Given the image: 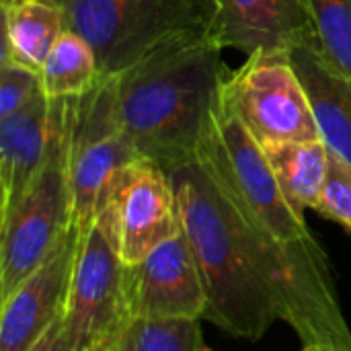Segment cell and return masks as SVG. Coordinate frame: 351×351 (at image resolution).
Here are the masks:
<instances>
[{
	"label": "cell",
	"instance_id": "cell-1",
	"mask_svg": "<svg viewBox=\"0 0 351 351\" xmlns=\"http://www.w3.org/2000/svg\"><path fill=\"white\" fill-rule=\"evenodd\" d=\"M210 33L169 41L113 76L119 123L138 154L167 173L195 160L230 70Z\"/></svg>",
	"mask_w": 351,
	"mask_h": 351
},
{
	"label": "cell",
	"instance_id": "cell-2",
	"mask_svg": "<svg viewBox=\"0 0 351 351\" xmlns=\"http://www.w3.org/2000/svg\"><path fill=\"white\" fill-rule=\"evenodd\" d=\"M169 177L206 290L204 319L232 337L259 341L282 321V311L249 251L237 208L197 160L169 171Z\"/></svg>",
	"mask_w": 351,
	"mask_h": 351
},
{
	"label": "cell",
	"instance_id": "cell-3",
	"mask_svg": "<svg viewBox=\"0 0 351 351\" xmlns=\"http://www.w3.org/2000/svg\"><path fill=\"white\" fill-rule=\"evenodd\" d=\"M195 160L210 173L230 204L257 228L302 255H327L304 214L286 199L263 146L226 99L214 113Z\"/></svg>",
	"mask_w": 351,
	"mask_h": 351
},
{
	"label": "cell",
	"instance_id": "cell-4",
	"mask_svg": "<svg viewBox=\"0 0 351 351\" xmlns=\"http://www.w3.org/2000/svg\"><path fill=\"white\" fill-rule=\"evenodd\" d=\"M66 27L84 37L105 78H113L185 35L210 33L216 0H60Z\"/></svg>",
	"mask_w": 351,
	"mask_h": 351
},
{
	"label": "cell",
	"instance_id": "cell-5",
	"mask_svg": "<svg viewBox=\"0 0 351 351\" xmlns=\"http://www.w3.org/2000/svg\"><path fill=\"white\" fill-rule=\"evenodd\" d=\"M68 128L70 99L51 101L45 160L10 214L0 220V300L47 259L72 226Z\"/></svg>",
	"mask_w": 351,
	"mask_h": 351
},
{
	"label": "cell",
	"instance_id": "cell-6",
	"mask_svg": "<svg viewBox=\"0 0 351 351\" xmlns=\"http://www.w3.org/2000/svg\"><path fill=\"white\" fill-rule=\"evenodd\" d=\"M132 321L130 282L113 222L101 210L80 237L62 329L70 351H105Z\"/></svg>",
	"mask_w": 351,
	"mask_h": 351
},
{
	"label": "cell",
	"instance_id": "cell-7",
	"mask_svg": "<svg viewBox=\"0 0 351 351\" xmlns=\"http://www.w3.org/2000/svg\"><path fill=\"white\" fill-rule=\"evenodd\" d=\"M140 158L119 123L113 78L70 99L68 175L72 224L80 234L97 220L119 173Z\"/></svg>",
	"mask_w": 351,
	"mask_h": 351
},
{
	"label": "cell",
	"instance_id": "cell-8",
	"mask_svg": "<svg viewBox=\"0 0 351 351\" xmlns=\"http://www.w3.org/2000/svg\"><path fill=\"white\" fill-rule=\"evenodd\" d=\"M224 99L261 146L323 140L308 93L288 51L249 56L230 72Z\"/></svg>",
	"mask_w": 351,
	"mask_h": 351
},
{
	"label": "cell",
	"instance_id": "cell-9",
	"mask_svg": "<svg viewBox=\"0 0 351 351\" xmlns=\"http://www.w3.org/2000/svg\"><path fill=\"white\" fill-rule=\"evenodd\" d=\"M103 210L109 212L125 265L142 263L156 247L181 230V214L171 177L140 158L123 169Z\"/></svg>",
	"mask_w": 351,
	"mask_h": 351
},
{
	"label": "cell",
	"instance_id": "cell-10",
	"mask_svg": "<svg viewBox=\"0 0 351 351\" xmlns=\"http://www.w3.org/2000/svg\"><path fill=\"white\" fill-rule=\"evenodd\" d=\"M80 237L72 224L47 259L0 300V351H29L64 315Z\"/></svg>",
	"mask_w": 351,
	"mask_h": 351
},
{
	"label": "cell",
	"instance_id": "cell-11",
	"mask_svg": "<svg viewBox=\"0 0 351 351\" xmlns=\"http://www.w3.org/2000/svg\"><path fill=\"white\" fill-rule=\"evenodd\" d=\"M128 282L132 319H204L206 290L183 226L142 263L128 265Z\"/></svg>",
	"mask_w": 351,
	"mask_h": 351
},
{
	"label": "cell",
	"instance_id": "cell-12",
	"mask_svg": "<svg viewBox=\"0 0 351 351\" xmlns=\"http://www.w3.org/2000/svg\"><path fill=\"white\" fill-rule=\"evenodd\" d=\"M218 14L210 35L222 47L253 53L317 47L306 0H216Z\"/></svg>",
	"mask_w": 351,
	"mask_h": 351
},
{
	"label": "cell",
	"instance_id": "cell-13",
	"mask_svg": "<svg viewBox=\"0 0 351 351\" xmlns=\"http://www.w3.org/2000/svg\"><path fill=\"white\" fill-rule=\"evenodd\" d=\"M51 130V101L41 95L21 111L0 117V220L10 214L39 173Z\"/></svg>",
	"mask_w": 351,
	"mask_h": 351
},
{
	"label": "cell",
	"instance_id": "cell-14",
	"mask_svg": "<svg viewBox=\"0 0 351 351\" xmlns=\"http://www.w3.org/2000/svg\"><path fill=\"white\" fill-rule=\"evenodd\" d=\"M290 58L308 93L323 142L351 167V80L331 70L315 47H296Z\"/></svg>",
	"mask_w": 351,
	"mask_h": 351
},
{
	"label": "cell",
	"instance_id": "cell-15",
	"mask_svg": "<svg viewBox=\"0 0 351 351\" xmlns=\"http://www.w3.org/2000/svg\"><path fill=\"white\" fill-rule=\"evenodd\" d=\"M4 39L0 60L41 70L66 27L60 0H12L2 4Z\"/></svg>",
	"mask_w": 351,
	"mask_h": 351
},
{
	"label": "cell",
	"instance_id": "cell-16",
	"mask_svg": "<svg viewBox=\"0 0 351 351\" xmlns=\"http://www.w3.org/2000/svg\"><path fill=\"white\" fill-rule=\"evenodd\" d=\"M276 179L294 210H319L329 177V148L323 140L274 142L263 146Z\"/></svg>",
	"mask_w": 351,
	"mask_h": 351
},
{
	"label": "cell",
	"instance_id": "cell-17",
	"mask_svg": "<svg viewBox=\"0 0 351 351\" xmlns=\"http://www.w3.org/2000/svg\"><path fill=\"white\" fill-rule=\"evenodd\" d=\"M39 76L49 101L82 97L105 80L93 45L70 29L56 41Z\"/></svg>",
	"mask_w": 351,
	"mask_h": 351
},
{
	"label": "cell",
	"instance_id": "cell-18",
	"mask_svg": "<svg viewBox=\"0 0 351 351\" xmlns=\"http://www.w3.org/2000/svg\"><path fill=\"white\" fill-rule=\"evenodd\" d=\"M202 327L195 319H132L105 351H199Z\"/></svg>",
	"mask_w": 351,
	"mask_h": 351
},
{
	"label": "cell",
	"instance_id": "cell-19",
	"mask_svg": "<svg viewBox=\"0 0 351 351\" xmlns=\"http://www.w3.org/2000/svg\"><path fill=\"white\" fill-rule=\"evenodd\" d=\"M317 35V53L351 80V0H306Z\"/></svg>",
	"mask_w": 351,
	"mask_h": 351
},
{
	"label": "cell",
	"instance_id": "cell-20",
	"mask_svg": "<svg viewBox=\"0 0 351 351\" xmlns=\"http://www.w3.org/2000/svg\"><path fill=\"white\" fill-rule=\"evenodd\" d=\"M43 93L39 72L10 60H0V117L21 111Z\"/></svg>",
	"mask_w": 351,
	"mask_h": 351
},
{
	"label": "cell",
	"instance_id": "cell-21",
	"mask_svg": "<svg viewBox=\"0 0 351 351\" xmlns=\"http://www.w3.org/2000/svg\"><path fill=\"white\" fill-rule=\"evenodd\" d=\"M351 232V167L329 150V177L317 210Z\"/></svg>",
	"mask_w": 351,
	"mask_h": 351
},
{
	"label": "cell",
	"instance_id": "cell-22",
	"mask_svg": "<svg viewBox=\"0 0 351 351\" xmlns=\"http://www.w3.org/2000/svg\"><path fill=\"white\" fill-rule=\"evenodd\" d=\"M29 351H70L64 337V329H62V317L41 335V339Z\"/></svg>",
	"mask_w": 351,
	"mask_h": 351
},
{
	"label": "cell",
	"instance_id": "cell-23",
	"mask_svg": "<svg viewBox=\"0 0 351 351\" xmlns=\"http://www.w3.org/2000/svg\"><path fill=\"white\" fill-rule=\"evenodd\" d=\"M302 351H350V350H339V348H331V346H302Z\"/></svg>",
	"mask_w": 351,
	"mask_h": 351
},
{
	"label": "cell",
	"instance_id": "cell-24",
	"mask_svg": "<svg viewBox=\"0 0 351 351\" xmlns=\"http://www.w3.org/2000/svg\"><path fill=\"white\" fill-rule=\"evenodd\" d=\"M6 2H12V0H0V4H6Z\"/></svg>",
	"mask_w": 351,
	"mask_h": 351
},
{
	"label": "cell",
	"instance_id": "cell-25",
	"mask_svg": "<svg viewBox=\"0 0 351 351\" xmlns=\"http://www.w3.org/2000/svg\"><path fill=\"white\" fill-rule=\"evenodd\" d=\"M199 351H210V350H208V348H206V346H204V348H202V350H199Z\"/></svg>",
	"mask_w": 351,
	"mask_h": 351
}]
</instances>
